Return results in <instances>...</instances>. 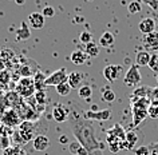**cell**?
Segmentation results:
<instances>
[{
  "label": "cell",
  "instance_id": "cell-27",
  "mask_svg": "<svg viewBox=\"0 0 158 155\" xmlns=\"http://www.w3.org/2000/svg\"><path fill=\"white\" fill-rule=\"evenodd\" d=\"M148 115L152 119H157L158 118V100L157 99H152L150 106L148 108Z\"/></svg>",
  "mask_w": 158,
  "mask_h": 155
},
{
  "label": "cell",
  "instance_id": "cell-28",
  "mask_svg": "<svg viewBox=\"0 0 158 155\" xmlns=\"http://www.w3.org/2000/svg\"><path fill=\"white\" fill-rule=\"evenodd\" d=\"M55 90H56V92L60 95V96H67V95L70 94V91L73 90L70 87V84L67 82H64V83H60V84L59 86H56L55 87Z\"/></svg>",
  "mask_w": 158,
  "mask_h": 155
},
{
  "label": "cell",
  "instance_id": "cell-43",
  "mask_svg": "<svg viewBox=\"0 0 158 155\" xmlns=\"http://www.w3.org/2000/svg\"><path fill=\"white\" fill-rule=\"evenodd\" d=\"M67 141H69V139H67L66 135H62V137H59V142H60V143H67Z\"/></svg>",
  "mask_w": 158,
  "mask_h": 155
},
{
  "label": "cell",
  "instance_id": "cell-36",
  "mask_svg": "<svg viewBox=\"0 0 158 155\" xmlns=\"http://www.w3.org/2000/svg\"><path fill=\"white\" fill-rule=\"evenodd\" d=\"M14 51L12 50H8V48H4V50H2V52H0V58L4 60V63L8 60V59H11V58H14Z\"/></svg>",
  "mask_w": 158,
  "mask_h": 155
},
{
  "label": "cell",
  "instance_id": "cell-6",
  "mask_svg": "<svg viewBox=\"0 0 158 155\" xmlns=\"http://www.w3.org/2000/svg\"><path fill=\"white\" fill-rule=\"evenodd\" d=\"M67 79H69V72H67L66 68H60L58 71H54L51 75L46 78V86H59L60 83H64L67 82Z\"/></svg>",
  "mask_w": 158,
  "mask_h": 155
},
{
  "label": "cell",
  "instance_id": "cell-18",
  "mask_svg": "<svg viewBox=\"0 0 158 155\" xmlns=\"http://www.w3.org/2000/svg\"><path fill=\"white\" fill-rule=\"evenodd\" d=\"M70 60L73 62L75 66H81V64H83V63H86V60H87V54L83 52V51H81V50H75V51L71 52Z\"/></svg>",
  "mask_w": 158,
  "mask_h": 155
},
{
  "label": "cell",
  "instance_id": "cell-30",
  "mask_svg": "<svg viewBox=\"0 0 158 155\" xmlns=\"http://www.w3.org/2000/svg\"><path fill=\"white\" fill-rule=\"evenodd\" d=\"M102 100L103 102H107V103H111L115 100V94H114V91L113 90H105L103 92H102Z\"/></svg>",
  "mask_w": 158,
  "mask_h": 155
},
{
  "label": "cell",
  "instance_id": "cell-19",
  "mask_svg": "<svg viewBox=\"0 0 158 155\" xmlns=\"http://www.w3.org/2000/svg\"><path fill=\"white\" fill-rule=\"evenodd\" d=\"M31 36V31H30V26L27 22H22L20 27L16 31V39L18 40H27Z\"/></svg>",
  "mask_w": 158,
  "mask_h": 155
},
{
  "label": "cell",
  "instance_id": "cell-25",
  "mask_svg": "<svg viewBox=\"0 0 158 155\" xmlns=\"http://www.w3.org/2000/svg\"><path fill=\"white\" fill-rule=\"evenodd\" d=\"M85 52L87 54V56H91V58H95L99 55V46L97 43H89V44L85 46Z\"/></svg>",
  "mask_w": 158,
  "mask_h": 155
},
{
  "label": "cell",
  "instance_id": "cell-29",
  "mask_svg": "<svg viewBox=\"0 0 158 155\" xmlns=\"http://www.w3.org/2000/svg\"><path fill=\"white\" fill-rule=\"evenodd\" d=\"M127 10H129V12H130V14L135 15V14H138V12H141L142 6H141V3H139V2H137V0H133V2H130V3H129Z\"/></svg>",
  "mask_w": 158,
  "mask_h": 155
},
{
  "label": "cell",
  "instance_id": "cell-20",
  "mask_svg": "<svg viewBox=\"0 0 158 155\" xmlns=\"http://www.w3.org/2000/svg\"><path fill=\"white\" fill-rule=\"evenodd\" d=\"M69 151L73 155H89L87 150H86L78 141H73L71 143H69Z\"/></svg>",
  "mask_w": 158,
  "mask_h": 155
},
{
  "label": "cell",
  "instance_id": "cell-11",
  "mask_svg": "<svg viewBox=\"0 0 158 155\" xmlns=\"http://www.w3.org/2000/svg\"><path fill=\"white\" fill-rule=\"evenodd\" d=\"M44 16L40 12H32L28 15V26L34 30H42L44 27Z\"/></svg>",
  "mask_w": 158,
  "mask_h": 155
},
{
  "label": "cell",
  "instance_id": "cell-46",
  "mask_svg": "<svg viewBox=\"0 0 158 155\" xmlns=\"http://www.w3.org/2000/svg\"><path fill=\"white\" fill-rule=\"evenodd\" d=\"M157 80H158V76H157Z\"/></svg>",
  "mask_w": 158,
  "mask_h": 155
},
{
  "label": "cell",
  "instance_id": "cell-8",
  "mask_svg": "<svg viewBox=\"0 0 158 155\" xmlns=\"http://www.w3.org/2000/svg\"><path fill=\"white\" fill-rule=\"evenodd\" d=\"M2 122L8 127H15V126L20 124V116H19L16 110L11 108V110L4 112V115L2 116Z\"/></svg>",
  "mask_w": 158,
  "mask_h": 155
},
{
  "label": "cell",
  "instance_id": "cell-35",
  "mask_svg": "<svg viewBox=\"0 0 158 155\" xmlns=\"http://www.w3.org/2000/svg\"><path fill=\"white\" fill-rule=\"evenodd\" d=\"M135 155H152V150L149 146H139L135 149Z\"/></svg>",
  "mask_w": 158,
  "mask_h": 155
},
{
  "label": "cell",
  "instance_id": "cell-22",
  "mask_svg": "<svg viewBox=\"0 0 158 155\" xmlns=\"http://www.w3.org/2000/svg\"><path fill=\"white\" fill-rule=\"evenodd\" d=\"M138 141V134L135 131H127L126 133V141H125V149L127 150H133L137 145Z\"/></svg>",
  "mask_w": 158,
  "mask_h": 155
},
{
  "label": "cell",
  "instance_id": "cell-41",
  "mask_svg": "<svg viewBox=\"0 0 158 155\" xmlns=\"http://www.w3.org/2000/svg\"><path fill=\"white\" fill-rule=\"evenodd\" d=\"M149 147H150V150H152V153H156V154H158V142L153 143V145H150Z\"/></svg>",
  "mask_w": 158,
  "mask_h": 155
},
{
  "label": "cell",
  "instance_id": "cell-4",
  "mask_svg": "<svg viewBox=\"0 0 158 155\" xmlns=\"http://www.w3.org/2000/svg\"><path fill=\"white\" fill-rule=\"evenodd\" d=\"M35 133L34 130V124L30 120H24L19 124V130H18V139L19 142L23 143H28L32 139V135Z\"/></svg>",
  "mask_w": 158,
  "mask_h": 155
},
{
  "label": "cell",
  "instance_id": "cell-9",
  "mask_svg": "<svg viewBox=\"0 0 158 155\" xmlns=\"http://www.w3.org/2000/svg\"><path fill=\"white\" fill-rule=\"evenodd\" d=\"M121 71H122V67L121 66L109 64V66H106L105 68H103V76H105L106 80L114 83L118 79V76H119Z\"/></svg>",
  "mask_w": 158,
  "mask_h": 155
},
{
  "label": "cell",
  "instance_id": "cell-45",
  "mask_svg": "<svg viewBox=\"0 0 158 155\" xmlns=\"http://www.w3.org/2000/svg\"><path fill=\"white\" fill-rule=\"evenodd\" d=\"M152 155H158V154H156V153H152Z\"/></svg>",
  "mask_w": 158,
  "mask_h": 155
},
{
  "label": "cell",
  "instance_id": "cell-31",
  "mask_svg": "<svg viewBox=\"0 0 158 155\" xmlns=\"http://www.w3.org/2000/svg\"><path fill=\"white\" fill-rule=\"evenodd\" d=\"M79 42H81L83 46L89 44V43H91L93 42V35H91V32H89V31H83V32H81V35H79Z\"/></svg>",
  "mask_w": 158,
  "mask_h": 155
},
{
  "label": "cell",
  "instance_id": "cell-10",
  "mask_svg": "<svg viewBox=\"0 0 158 155\" xmlns=\"http://www.w3.org/2000/svg\"><path fill=\"white\" fill-rule=\"evenodd\" d=\"M86 116L90 120H109L111 118V110H90L86 111Z\"/></svg>",
  "mask_w": 158,
  "mask_h": 155
},
{
  "label": "cell",
  "instance_id": "cell-7",
  "mask_svg": "<svg viewBox=\"0 0 158 155\" xmlns=\"http://www.w3.org/2000/svg\"><path fill=\"white\" fill-rule=\"evenodd\" d=\"M69 115H70V110L69 107H66L62 103H56L52 107V118L55 122L58 123H63L69 120Z\"/></svg>",
  "mask_w": 158,
  "mask_h": 155
},
{
  "label": "cell",
  "instance_id": "cell-44",
  "mask_svg": "<svg viewBox=\"0 0 158 155\" xmlns=\"http://www.w3.org/2000/svg\"><path fill=\"white\" fill-rule=\"evenodd\" d=\"M15 3H16L18 6H23L26 3V0H15Z\"/></svg>",
  "mask_w": 158,
  "mask_h": 155
},
{
  "label": "cell",
  "instance_id": "cell-12",
  "mask_svg": "<svg viewBox=\"0 0 158 155\" xmlns=\"http://www.w3.org/2000/svg\"><path fill=\"white\" fill-rule=\"evenodd\" d=\"M142 43L146 47V50H158V32L154 31L152 34L143 35Z\"/></svg>",
  "mask_w": 158,
  "mask_h": 155
},
{
  "label": "cell",
  "instance_id": "cell-26",
  "mask_svg": "<svg viewBox=\"0 0 158 155\" xmlns=\"http://www.w3.org/2000/svg\"><path fill=\"white\" fill-rule=\"evenodd\" d=\"M78 95L81 98L86 99V100H89V99L91 98V95H93V88L89 84H82L78 88Z\"/></svg>",
  "mask_w": 158,
  "mask_h": 155
},
{
  "label": "cell",
  "instance_id": "cell-3",
  "mask_svg": "<svg viewBox=\"0 0 158 155\" xmlns=\"http://www.w3.org/2000/svg\"><path fill=\"white\" fill-rule=\"evenodd\" d=\"M16 94L19 95L20 98H31L32 95L35 94V86H34V80L31 76H23L20 80L16 84Z\"/></svg>",
  "mask_w": 158,
  "mask_h": 155
},
{
  "label": "cell",
  "instance_id": "cell-17",
  "mask_svg": "<svg viewBox=\"0 0 158 155\" xmlns=\"http://www.w3.org/2000/svg\"><path fill=\"white\" fill-rule=\"evenodd\" d=\"M46 78L44 74L42 71H36L34 75H32V80H34V86H35V90L36 91H43L46 88Z\"/></svg>",
  "mask_w": 158,
  "mask_h": 155
},
{
  "label": "cell",
  "instance_id": "cell-2",
  "mask_svg": "<svg viewBox=\"0 0 158 155\" xmlns=\"http://www.w3.org/2000/svg\"><path fill=\"white\" fill-rule=\"evenodd\" d=\"M107 146L113 154L119 153L122 149H125L126 133L121 124H114L111 128L107 131Z\"/></svg>",
  "mask_w": 158,
  "mask_h": 155
},
{
  "label": "cell",
  "instance_id": "cell-40",
  "mask_svg": "<svg viewBox=\"0 0 158 155\" xmlns=\"http://www.w3.org/2000/svg\"><path fill=\"white\" fill-rule=\"evenodd\" d=\"M146 6H150L153 10H158V0H141Z\"/></svg>",
  "mask_w": 158,
  "mask_h": 155
},
{
  "label": "cell",
  "instance_id": "cell-24",
  "mask_svg": "<svg viewBox=\"0 0 158 155\" xmlns=\"http://www.w3.org/2000/svg\"><path fill=\"white\" fill-rule=\"evenodd\" d=\"M152 92L153 88H150L148 86H142L139 88H135L133 92V96H138V98H149L152 99Z\"/></svg>",
  "mask_w": 158,
  "mask_h": 155
},
{
  "label": "cell",
  "instance_id": "cell-37",
  "mask_svg": "<svg viewBox=\"0 0 158 155\" xmlns=\"http://www.w3.org/2000/svg\"><path fill=\"white\" fill-rule=\"evenodd\" d=\"M10 80H11V75L8 71L7 70L2 71V72H0V84H8Z\"/></svg>",
  "mask_w": 158,
  "mask_h": 155
},
{
  "label": "cell",
  "instance_id": "cell-33",
  "mask_svg": "<svg viewBox=\"0 0 158 155\" xmlns=\"http://www.w3.org/2000/svg\"><path fill=\"white\" fill-rule=\"evenodd\" d=\"M2 155H23V153L18 146H10L8 149H6L3 151Z\"/></svg>",
  "mask_w": 158,
  "mask_h": 155
},
{
  "label": "cell",
  "instance_id": "cell-39",
  "mask_svg": "<svg viewBox=\"0 0 158 155\" xmlns=\"http://www.w3.org/2000/svg\"><path fill=\"white\" fill-rule=\"evenodd\" d=\"M44 18H54L55 16V10H54V7H50V6H47L43 8V11L40 12Z\"/></svg>",
  "mask_w": 158,
  "mask_h": 155
},
{
  "label": "cell",
  "instance_id": "cell-13",
  "mask_svg": "<svg viewBox=\"0 0 158 155\" xmlns=\"http://www.w3.org/2000/svg\"><path fill=\"white\" fill-rule=\"evenodd\" d=\"M138 28L143 35H148V34H152L156 31V20L152 18H145L142 19L138 24Z\"/></svg>",
  "mask_w": 158,
  "mask_h": 155
},
{
  "label": "cell",
  "instance_id": "cell-1",
  "mask_svg": "<svg viewBox=\"0 0 158 155\" xmlns=\"http://www.w3.org/2000/svg\"><path fill=\"white\" fill-rule=\"evenodd\" d=\"M69 110L70 115L67 122L70 124L71 133L75 137V141L81 143L87 150L89 154L103 149V146L99 143L95 135V128L93 126V122L87 119L86 112L82 110V107L78 103H73Z\"/></svg>",
  "mask_w": 158,
  "mask_h": 155
},
{
  "label": "cell",
  "instance_id": "cell-38",
  "mask_svg": "<svg viewBox=\"0 0 158 155\" xmlns=\"http://www.w3.org/2000/svg\"><path fill=\"white\" fill-rule=\"evenodd\" d=\"M10 147V138L7 135H0V150L4 151Z\"/></svg>",
  "mask_w": 158,
  "mask_h": 155
},
{
  "label": "cell",
  "instance_id": "cell-5",
  "mask_svg": "<svg viewBox=\"0 0 158 155\" xmlns=\"http://www.w3.org/2000/svg\"><path fill=\"white\" fill-rule=\"evenodd\" d=\"M142 80V75L139 72V68L138 66L133 64L130 68L127 70V72L125 74V78H123V82L126 86H130V87H134V86H138Z\"/></svg>",
  "mask_w": 158,
  "mask_h": 155
},
{
  "label": "cell",
  "instance_id": "cell-15",
  "mask_svg": "<svg viewBox=\"0 0 158 155\" xmlns=\"http://www.w3.org/2000/svg\"><path fill=\"white\" fill-rule=\"evenodd\" d=\"M48 146H50V139L46 135H38V137L34 138V149L36 151L43 153V151L48 149Z\"/></svg>",
  "mask_w": 158,
  "mask_h": 155
},
{
  "label": "cell",
  "instance_id": "cell-32",
  "mask_svg": "<svg viewBox=\"0 0 158 155\" xmlns=\"http://www.w3.org/2000/svg\"><path fill=\"white\" fill-rule=\"evenodd\" d=\"M34 96H35V102L38 103V104H40L42 107H44V103L47 100V96H46V92L44 91H36V92L34 94Z\"/></svg>",
  "mask_w": 158,
  "mask_h": 155
},
{
  "label": "cell",
  "instance_id": "cell-34",
  "mask_svg": "<svg viewBox=\"0 0 158 155\" xmlns=\"http://www.w3.org/2000/svg\"><path fill=\"white\" fill-rule=\"evenodd\" d=\"M150 70L153 71V72L158 74V54L156 55H152V58H150V62H149V66Z\"/></svg>",
  "mask_w": 158,
  "mask_h": 155
},
{
  "label": "cell",
  "instance_id": "cell-16",
  "mask_svg": "<svg viewBox=\"0 0 158 155\" xmlns=\"http://www.w3.org/2000/svg\"><path fill=\"white\" fill-rule=\"evenodd\" d=\"M150 58H152V55H150V52L148 50H141V51H138L137 55H135V63H134V64L138 66V67L149 66Z\"/></svg>",
  "mask_w": 158,
  "mask_h": 155
},
{
  "label": "cell",
  "instance_id": "cell-21",
  "mask_svg": "<svg viewBox=\"0 0 158 155\" xmlns=\"http://www.w3.org/2000/svg\"><path fill=\"white\" fill-rule=\"evenodd\" d=\"M133 112V124L138 126L139 123L143 122V119L148 116V110H142V108H131Z\"/></svg>",
  "mask_w": 158,
  "mask_h": 155
},
{
  "label": "cell",
  "instance_id": "cell-14",
  "mask_svg": "<svg viewBox=\"0 0 158 155\" xmlns=\"http://www.w3.org/2000/svg\"><path fill=\"white\" fill-rule=\"evenodd\" d=\"M85 75L79 71H73V72L69 74V79H67V83L70 84L71 88H79L82 86V82H83Z\"/></svg>",
  "mask_w": 158,
  "mask_h": 155
},
{
  "label": "cell",
  "instance_id": "cell-23",
  "mask_svg": "<svg viewBox=\"0 0 158 155\" xmlns=\"http://www.w3.org/2000/svg\"><path fill=\"white\" fill-rule=\"evenodd\" d=\"M114 35L111 32H109V31H106V32L102 34V36L99 38V46L103 47V48H107V47H111L114 44Z\"/></svg>",
  "mask_w": 158,
  "mask_h": 155
},
{
  "label": "cell",
  "instance_id": "cell-42",
  "mask_svg": "<svg viewBox=\"0 0 158 155\" xmlns=\"http://www.w3.org/2000/svg\"><path fill=\"white\" fill-rule=\"evenodd\" d=\"M4 70H6V63H4V60H3L2 58H0V72L4 71Z\"/></svg>",
  "mask_w": 158,
  "mask_h": 155
}]
</instances>
